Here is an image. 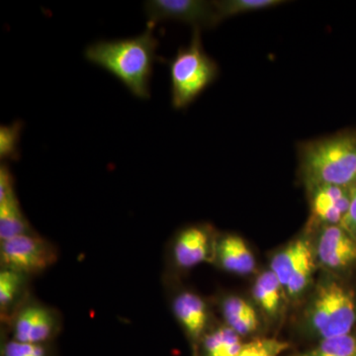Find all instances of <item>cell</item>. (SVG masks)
<instances>
[{"instance_id": "d4e9b609", "label": "cell", "mask_w": 356, "mask_h": 356, "mask_svg": "<svg viewBox=\"0 0 356 356\" xmlns=\"http://www.w3.org/2000/svg\"><path fill=\"white\" fill-rule=\"evenodd\" d=\"M192 356H199L197 348H194L193 355H192Z\"/></svg>"}, {"instance_id": "cb8c5ba5", "label": "cell", "mask_w": 356, "mask_h": 356, "mask_svg": "<svg viewBox=\"0 0 356 356\" xmlns=\"http://www.w3.org/2000/svg\"><path fill=\"white\" fill-rule=\"evenodd\" d=\"M339 226L356 241V185L351 187L350 209Z\"/></svg>"}, {"instance_id": "8992f818", "label": "cell", "mask_w": 356, "mask_h": 356, "mask_svg": "<svg viewBox=\"0 0 356 356\" xmlns=\"http://www.w3.org/2000/svg\"><path fill=\"white\" fill-rule=\"evenodd\" d=\"M315 252L310 241L299 238L274 255L270 270L291 298H298L310 286L315 271Z\"/></svg>"}, {"instance_id": "ac0fdd59", "label": "cell", "mask_w": 356, "mask_h": 356, "mask_svg": "<svg viewBox=\"0 0 356 356\" xmlns=\"http://www.w3.org/2000/svg\"><path fill=\"white\" fill-rule=\"evenodd\" d=\"M282 285L273 271H264L257 278L252 289L254 298L262 311L270 317H275L282 302Z\"/></svg>"}, {"instance_id": "277c9868", "label": "cell", "mask_w": 356, "mask_h": 356, "mask_svg": "<svg viewBox=\"0 0 356 356\" xmlns=\"http://www.w3.org/2000/svg\"><path fill=\"white\" fill-rule=\"evenodd\" d=\"M353 294L334 280H323L309 305V330L321 339L350 334L355 324Z\"/></svg>"}, {"instance_id": "603a6c76", "label": "cell", "mask_w": 356, "mask_h": 356, "mask_svg": "<svg viewBox=\"0 0 356 356\" xmlns=\"http://www.w3.org/2000/svg\"><path fill=\"white\" fill-rule=\"evenodd\" d=\"M2 356H48L44 344L20 343V341H6L2 348Z\"/></svg>"}, {"instance_id": "2e32d148", "label": "cell", "mask_w": 356, "mask_h": 356, "mask_svg": "<svg viewBox=\"0 0 356 356\" xmlns=\"http://www.w3.org/2000/svg\"><path fill=\"white\" fill-rule=\"evenodd\" d=\"M225 325L240 337L248 336L257 331L259 321L254 307L240 297L229 296L221 304Z\"/></svg>"}, {"instance_id": "ffe728a7", "label": "cell", "mask_w": 356, "mask_h": 356, "mask_svg": "<svg viewBox=\"0 0 356 356\" xmlns=\"http://www.w3.org/2000/svg\"><path fill=\"white\" fill-rule=\"evenodd\" d=\"M294 356H356V337L350 334L321 339L311 350Z\"/></svg>"}, {"instance_id": "9a60e30c", "label": "cell", "mask_w": 356, "mask_h": 356, "mask_svg": "<svg viewBox=\"0 0 356 356\" xmlns=\"http://www.w3.org/2000/svg\"><path fill=\"white\" fill-rule=\"evenodd\" d=\"M28 278L11 269L1 268L0 271V314L6 324L28 299Z\"/></svg>"}, {"instance_id": "52a82bcc", "label": "cell", "mask_w": 356, "mask_h": 356, "mask_svg": "<svg viewBox=\"0 0 356 356\" xmlns=\"http://www.w3.org/2000/svg\"><path fill=\"white\" fill-rule=\"evenodd\" d=\"M11 339L20 343L46 344L60 332V316L56 309L27 299L9 322Z\"/></svg>"}, {"instance_id": "d6986e66", "label": "cell", "mask_w": 356, "mask_h": 356, "mask_svg": "<svg viewBox=\"0 0 356 356\" xmlns=\"http://www.w3.org/2000/svg\"><path fill=\"white\" fill-rule=\"evenodd\" d=\"M286 2L283 0H220L214 3L220 20L222 21L241 14L273 8Z\"/></svg>"}, {"instance_id": "7c38bea8", "label": "cell", "mask_w": 356, "mask_h": 356, "mask_svg": "<svg viewBox=\"0 0 356 356\" xmlns=\"http://www.w3.org/2000/svg\"><path fill=\"white\" fill-rule=\"evenodd\" d=\"M34 229L21 209L14 188V178L6 161L0 165V242L33 233Z\"/></svg>"}, {"instance_id": "8fae6325", "label": "cell", "mask_w": 356, "mask_h": 356, "mask_svg": "<svg viewBox=\"0 0 356 356\" xmlns=\"http://www.w3.org/2000/svg\"><path fill=\"white\" fill-rule=\"evenodd\" d=\"M307 189L314 224L341 225L350 209L351 187L320 184Z\"/></svg>"}, {"instance_id": "ba28073f", "label": "cell", "mask_w": 356, "mask_h": 356, "mask_svg": "<svg viewBox=\"0 0 356 356\" xmlns=\"http://www.w3.org/2000/svg\"><path fill=\"white\" fill-rule=\"evenodd\" d=\"M147 23L156 26L173 20L191 25L193 29L214 28L222 22L214 1L205 0H149L145 2Z\"/></svg>"}, {"instance_id": "6da1fadb", "label": "cell", "mask_w": 356, "mask_h": 356, "mask_svg": "<svg viewBox=\"0 0 356 356\" xmlns=\"http://www.w3.org/2000/svg\"><path fill=\"white\" fill-rule=\"evenodd\" d=\"M154 27L147 23V29L138 36L88 44L84 57L117 77L135 97L149 99V83L154 63L158 60L159 44L154 34Z\"/></svg>"}, {"instance_id": "3957f363", "label": "cell", "mask_w": 356, "mask_h": 356, "mask_svg": "<svg viewBox=\"0 0 356 356\" xmlns=\"http://www.w3.org/2000/svg\"><path fill=\"white\" fill-rule=\"evenodd\" d=\"M168 65L172 105L177 110L187 108L219 76V67L204 50L197 28L189 44L177 51Z\"/></svg>"}, {"instance_id": "7a4b0ae2", "label": "cell", "mask_w": 356, "mask_h": 356, "mask_svg": "<svg viewBox=\"0 0 356 356\" xmlns=\"http://www.w3.org/2000/svg\"><path fill=\"white\" fill-rule=\"evenodd\" d=\"M299 172L306 187L356 185V131L300 143Z\"/></svg>"}, {"instance_id": "5bb4252c", "label": "cell", "mask_w": 356, "mask_h": 356, "mask_svg": "<svg viewBox=\"0 0 356 356\" xmlns=\"http://www.w3.org/2000/svg\"><path fill=\"white\" fill-rule=\"evenodd\" d=\"M214 261L228 273L248 275L255 270V259L243 238L226 235L216 240Z\"/></svg>"}, {"instance_id": "7402d4cb", "label": "cell", "mask_w": 356, "mask_h": 356, "mask_svg": "<svg viewBox=\"0 0 356 356\" xmlns=\"http://www.w3.org/2000/svg\"><path fill=\"white\" fill-rule=\"evenodd\" d=\"M289 348V343L277 339H257L243 343L242 350L236 356H280Z\"/></svg>"}, {"instance_id": "44dd1931", "label": "cell", "mask_w": 356, "mask_h": 356, "mask_svg": "<svg viewBox=\"0 0 356 356\" xmlns=\"http://www.w3.org/2000/svg\"><path fill=\"white\" fill-rule=\"evenodd\" d=\"M23 123L15 121L10 125L0 126V159L17 161L20 159V138Z\"/></svg>"}, {"instance_id": "30bf717a", "label": "cell", "mask_w": 356, "mask_h": 356, "mask_svg": "<svg viewBox=\"0 0 356 356\" xmlns=\"http://www.w3.org/2000/svg\"><path fill=\"white\" fill-rule=\"evenodd\" d=\"M315 257L329 270H343L356 262V241L339 225L321 226Z\"/></svg>"}, {"instance_id": "5b68a950", "label": "cell", "mask_w": 356, "mask_h": 356, "mask_svg": "<svg viewBox=\"0 0 356 356\" xmlns=\"http://www.w3.org/2000/svg\"><path fill=\"white\" fill-rule=\"evenodd\" d=\"M58 259L57 248L35 232L0 242L1 268L17 271L28 277L44 273Z\"/></svg>"}, {"instance_id": "4fadbf2b", "label": "cell", "mask_w": 356, "mask_h": 356, "mask_svg": "<svg viewBox=\"0 0 356 356\" xmlns=\"http://www.w3.org/2000/svg\"><path fill=\"white\" fill-rule=\"evenodd\" d=\"M173 315L194 341H200L207 332L209 325V310L207 304L196 293L182 290L172 300Z\"/></svg>"}, {"instance_id": "e0dca14e", "label": "cell", "mask_w": 356, "mask_h": 356, "mask_svg": "<svg viewBox=\"0 0 356 356\" xmlns=\"http://www.w3.org/2000/svg\"><path fill=\"white\" fill-rule=\"evenodd\" d=\"M229 329L228 325H222L207 331L201 341L202 351L199 356H236L242 350V339Z\"/></svg>"}, {"instance_id": "9c48e42d", "label": "cell", "mask_w": 356, "mask_h": 356, "mask_svg": "<svg viewBox=\"0 0 356 356\" xmlns=\"http://www.w3.org/2000/svg\"><path fill=\"white\" fill-rule=\"evenodd\" d=\"M216 240L209 227L192 225L177 234L172 247V259L175 267L191 269L203 262L214 261Z\"/></svg>"}]
</instances>
